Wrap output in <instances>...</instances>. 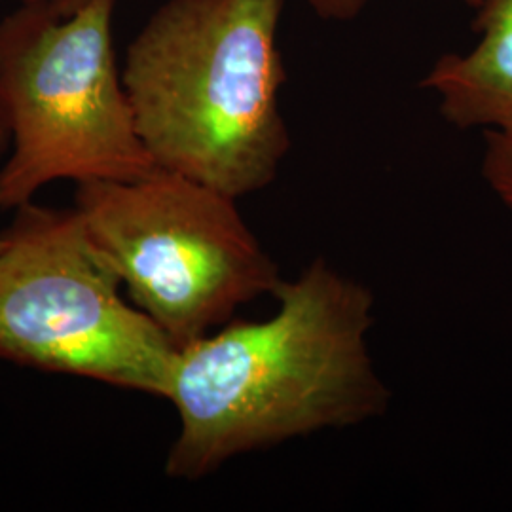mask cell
<instances>
[{
  "label": "cell",
  "mask_w": 512,
  "mask_h": 512,
  "mask_svg": "<svg viewBox=\"0 0 512 512\" xmlns=\"http://www.w3.org/2000/svg\"><path fill=\"white\" fill-rule=\"evenodd\" d=\"M274 296L272 317L222 325L177 351L169 478L200 480L243 454L384 416L391 393L368 348L365 283L317 258Z\"/></svg>",
  "instance_id": "6da1fadb"
},
{
  "label": "cell",
  "mask_w": 512,
  "mask_h": 512,
  "mask_svg": "<svg viewBox=\"0 0 512 512\" xmlns=\"http://www.w3.org/2000/svg\"><path fill=\"white\" fill-rule=\"evenodd\" d=\"M0 245H2V238H0Z\"/></svg>",
  "instance_id": "8fae6325"
},
{
  "label": "cell",
  "mask_w": 512,
  "mask_h": 512,
  "mask_svg": "<svg viewBox=\"0 0 512 512\" xmlns=\"http://www.w3.org/2000/svg\"><path fill=\"white\" fill-rule=\"evenodd\" d=\"M281 12L283 0H169L150 16L122 82L158 169L236 200L274 183L291 148Z\"/></svg>",
  "instance_id": "7a4b0ae2"
},
{
  "label": "cell",
  "mask_w": 512,
  "mask_h": 512,
  "mask_svg": "<svg viewBox=\"0 0 512 512\" xmlns=\"http://www.w3.org/2000/svg\"><path fill=\"white\" fill-rule=\"evenodd\" d=\"M74 207L129 300L177 348L283 283L238 200L179 173L76 184Z\"/></svg>",
  "instance_id": "5b68a950"
},
{
  "label": "cell",
  "mask_w": 512,
  "mask_h": 512,
  "mask_svg": "<svg viewBox=\"0 0 512 512\" xmlns=\"http://www.w3.org/2000/svg\"><path fill=\"white\" fill-rule=\"evenodd\" d=\"M480 42L444 55L421 86L439 97L440 114L459 129L512 133V0H478Z\"/></svg>",
  "instance_id": "8992f818"
},
{
  "label": "cell",
  "mask_w": 512,
  "mask_h": 512,
  "mask_svg": "<svg viewBox=\"0 0 512 512\" xmlns=\"http://www.w3.org/2000/svg\"><path fill=\"white\" fill-rule=\"evenodd\" d=\"M114 2L88 0L67 18L21 4L0 21V116L10 133L0 211L61 179L135 181L158 169L116 65Z\"/></svg>",
  "instance_id": "3957f363"
},
{
  "label": "cell",
  "mask_w": 512,
  "mask_h": 512,
  "mask_svg": "<svg viewBox=\"0 0 512 512\" xmlns=\"http://www.w3.org/2000/svg\"><path fill=\"white\" fill-rule=\"evenodd\" d=\"M482 175L512 217V133L484 131Z\"/></svg>",
  "instance_id": "52a82bcc"
},
{
  "label": "cell",
  "mask_w": 512,
  "mask_h": 512,
  "mask_svg": "<svg viewBox=\"0 0 512 512\" xmlns=\"http://www.w3.org/2000/svg\"><path fill=\"white\" fill-rule=\"evenodd\" d=\"M0 238V361L167 399L179 348L122 294L76 207L25 203Z\"/></svg>",
  "instance_id": "277c9868"
},
{
  "label": "cell",
  "mask_w": 512,
  "mask_h": 512,
  "mask_svg": "<svg viewBox=\"0 0 512 512\" xmlns=\"http://www.w3.org/2000/svg\"><path fill=\"white\" fill-rule=\"evenodd\" d=\"M8 152H10V133H8V128H6L4 120H2V116H0V160Z\"/></svg>",
  "instance_id": "30bf717a"
},
{
  "label": "cell",
  "mask_w": 512,
  "mask_h": 512,
  "mask_svg": "<svg viewBox=\"0 0 512 512\" xmlns=\"http://www.w3.org/2000/svg\"><path fill=\"white\" fill-rule=\"evenodd\" d=\"M317 16L325 19H351L355 18L368 0H308ZM471 6H476L478 0H463Z\"/></svg>",
  "instance_id": "ba28073f"
},
{
  "label": "cell",
  "mask_w": 512,
  "mask_h": 512,
  "mask_svg": "<svg viewBox=\"0 0 512 512\" xmlns=\"http://www.w3.org/2000/svg\"><path fill=\"white\" fill-rule=\"evenodd\" d=\"M88 0H21V4H35L52 10L59 18L73 16L74 12L84 6Z\"/></svg>",
  "instance_id": "9c48e42d"
}]
</instances>
